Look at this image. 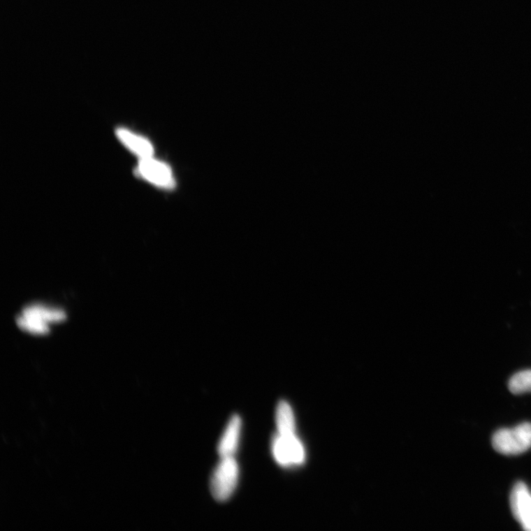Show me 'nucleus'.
<instances>
[{"label": "nucleus", "mask_w": 531, "mask_h": 531, "mask_svg": "<svg viewBox=\"0 0 531 531\" xmlns=\"http://www.w3.org/2000/svg\"><path fill=\"white\" fill-rule=\"evenodd\" d=\"M238 475V465L235 458H221L210 479V488L212 497L218 502L227 501L234 493Z\"/></svg>", "instance_id": "obj_2"}, {"label": "nucleus", "mask_w": 531, "mask_h": 531, "mask_svg": "<svg viewBox=\"0 0 531 531\" xmlns=\"http://www.w3.org/2000/svg\"><path fill=\"white\" fill-rule=\"evenodd\" d=\"M510 391L514 394L531 393V370L518 372L509 383Z\"/></svg>", "instance_id": "obj_10"}, {"label": "nucleus", "mask_w": 531, "mask_h": 531, "mask_svg": "<svg viewBox=\"0 0 531 531\" xmlns=\"http://www.w3.org/2000/svg\"><path fill=\"white\" fill-rule=\"evenodd\" d=\"M274 458L282 467L300 464L305 458L304 449L296 435L282 436L277 434L272 440Z\"/></svg>", "instance_id": "obj_3"}, {"label": "nucleus", "mask_w": 531, "mask_h": 531, "mask_svg": "<svg viewBox=\"0 0 531 531\" xmlns=\"http://www.w3.org/2000/svg\"><path fill=\"white\" fill-rule=\"evenodd\" d=\"M277 434L282 436L295 435L296 422L290 405L285 401L278 403L275 412Z\"/></svg>", "instance_id": "obj_9"}, {"label": "nucleus", "mask_w": 531, "mask_h": 531, "mask_svg": "<svg viewBox=\"0 0 531 531\" xmlns=\"http://www.w3.org/2000/svg\"><path fill=\"white\" fill-rule=\"evenodd\" d=\"M511 509L523 528L531 523V493L523 482L514 486L510 497Z\"/></svg>", "instance_id": "obj_6"}, {"label": "nucleus", "mask_w": 531, "mask_h": 531, "mask_svg": "<svg viewBox=\"0 0 531 531\" xmlns=\"http://www.w3.org/2000/svg\"><path fill=\"white\" fill-rule=\"evenodd\" d=\"M33 326L47 331L51 330V326L64 322L66 314L62 309L49 307L43 303H33L25 307L20 314Z\"/></svg>", "instance_id": "obj_4"}, {"label": "nucleus", "mask_w": 531, "mask_h": 531, "mask_svg": "<svg viewBox=\"0 0 531 531\" xmlns=\"http://www.w3.org/2000/svg\"><path fill=\"white\" fill-rule=\"evenodd\" d=\"M242 430V419L233 415L226 428L218 446L221 458L233 457L238 449Z\"/></svg>", "instance_id": "obj_7"}, {"label": "nucleus", "mask_w": 531, "mask_h": 531, "mask_svg": "<svg viewBox=\"0 0 531 531\" xmlns=\"http://www.w3.org/2000/svg\"><path fill=\"white\" fill-rule=\"evenodd\" d=\"M493 445L497 453L504 456L524 453L531 447V423L498 430L493 437Z\"/></svg>", "instance_id": "obj_1"}, {"label": "nucleus", "mask_w": 531, "mask_h": 531, "mask_svg": "<svg viewBox=\"0 0 531 531\" xmlns=\"http://www.w3.org/2000/svg\"><path fill=\"white\" fill-rule=\"evenodd\" d=\"M117 136L126 147L142 159L152 157L154 152L153 146L147 140L124 129H117Z\"/></svg>", "instance_id": "obj_8"}, {"label": "nucleus", "mask_w": 531, "mask_h": 531, "mask_svg": "<svg viewBox=\"0 0 531 531\" xmlns=\"http://www.w3.org/2000/svg\"><path fill=\"white\" fill-rule=\"evenodd\" d=\"M138 173L142 177L166 189L174 187L170 168L165 164L154 161L152 157L143 158L139 163Z\"/></svg>", "instance_id": "obj_5"}]
</instances>
